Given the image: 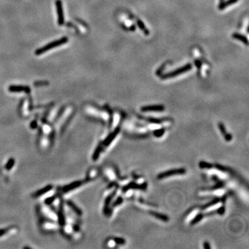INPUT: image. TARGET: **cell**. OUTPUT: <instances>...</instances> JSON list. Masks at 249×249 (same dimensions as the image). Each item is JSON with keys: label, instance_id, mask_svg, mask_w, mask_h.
Segmentation results:
<instances>
[{"label": "cell", "instance_id": "1", "mask_svg": "<svg viewBox=\"0 0 249 249\" xmlns=\"http://www.w3.org/2000/svg\"><path fill=\"white\" fill-rule=\"evenodd\" d=\"M192 66L191 64H185V66H182V67L179 68V69H176V70H174L173 71H171V72L167 73V74H166L165 75H163V76H161V79H169V78H172L175 77V76H179V75L184 74V73L187 72V71H190L192 69Z\"/></svg>", "mask_w": 249, "mask_h": 249}, {"label": "cell", "instance_id": "2", "mask_svg": "<svg viewBox=\"0 0 249 249\" xmlns=\"http://www.w3.org/2000/svg\"><path fill=\"white\" fill-rule=\"evenodd\" d=\"M67 41H68L67 38H66V37L62 38V39H59V40H58V41H55V42H54L51 43V44H49L48 45H46L45 46H44V47L41 48V49L37 50V51L35 52V54L37 55H40L42 54H43V53L46 52L47 51H49L50 49H53V48L57 47V46H58L62 45V44L66 43Z\"/></svg>", "mask_w": 249, "mask_h": 249}, {"label": "cell", "instance_id": "3", "mask_svg": "<svg viewBox=\"0 0 249 249\" xmlns=\"http://www.w3.org/2000/svg\"><path fill=\"white\" fill-rule=\"evenodd\" d=\"M186 171L184 168H178V169H173V170H170L166 172H162V173L159 174L158 175V179H163L164 178H167V177H170V176L173 175H181V174H185Z\"/></svg>", "mask_w": 249, "mask_h": 249}, {"label": "cell", "instance_id": "4", "mask_svg": "<svg viewBox=\"0 0 249 249\" xmlns=\"http://www.w3.org/2000/svg\"><path fill=\"white\" fill-rule=\"evenodd\" d=\"M165 107L163 105H151V106H145V107H141V110L143 112H163Z\"/></svg>", "mask_w": 249, "mask_h": 249}, {"label": "cell", "instance_id": "5", "mask_svg": "<svg viewBox=\"0 0 249 249\" xmlns=\"http://www.w3.org/2000/svg\"><path fill=\"white\" fill-rule=\"evenodd\" d=\"M8 90L12 92H20V91H25L26 93L30 92V89L28 87H24V86H11L9 87Z\"/></svg>", "mask_w": 249, "mask_h": 249}, {"label": "cell", "instance_id": "6", "mask_svg": "<svg viewBox=\"0 0 249 249\" xmlns=\"http://www.w3.org/2000/svg\"><path fill=\"white\" fill-rule=\"evenodd\" d=\"M119 130H120V129H119V128H117L116 129H115V131H114V132H112V134H110V135L108 136L107 139H106L105 140H104L103 141L102 144H103V145L104 146H108V145H109V144H110L111 143H112V141H114V138H115L116 137V136H117V134H118Z\"/></svg>", "mask_w": 249, "mask_h": 249}, {"label": "cell", "instance_id": "7", "mask_svg": "<svg viewBox=\"0 0 249 249\" xmlns=\"http://www.w3.org/2000/svg\"><path fill=\"white\" fill-rule=\"evenodd\" d=\"M57 8L58 14V23L59 24H62L64 22V17H63L62 3L60 1H57Z\"/></svg>", "mask_w": 249, "mask_h": 249}, {"label": "cell", "instance_id": "8", "mask_svg": "<svg viewBox=\"0 0 249 249\" xmlns=\"http://www.w3.org/2000/svg\"><path fill=\"white\" fill-rule=\"evenodd\" d=\"M82 181H75L72 183L65 185V186L63 187V191L64 192H69V191H71L75 188H76L77 187H79L80 185H82Z\"/></svg>", "mask_w": 249, "mask_h": 249}, {"label": "cell", "instance_id": "9", "mask_svg": "<svg viewBox=\"0 0 249 249\" xmlns=\"http://www.w3.org/2000/svg\"><path fill=\"white\" fill-rule=\"evenodd\" d=\"M219 129H220L222 134H223L224 138H225L226 141H230L232 140V136L226 132V128L225 127H224L223 123H222V122H220V123H219Z\"/></svg>", "mask_w": 249, "mask_h": 249}, {"label": "cell", "instance_id": "10", "mask_svg": "<svg viewBox=\"0 0 249 249\" xmlns=\"http://www.w3.org/2000/svg\"><path fill=\"white\" fill-rule=\"evenodd\" d=\"M52 188H53V185H46V186L44 187V188L41 189V190H37V192H35V193L33 194V196L34 197H39V196L44 195V194L46 193V192H49V191L51 190Z\"/></svg>", "mask_w": 249, "mask_h": 249}, {"label": "cell", "instance_id": "11", "mask_svg": "<svg viewBox=\"0 0 249 249\" xmlns=\"http://www.w3.org/2000/svg\"><path fill=\"white\" fill-rule=\"evenodd\" d=\"M232 37H233L234 39L241 41L242 42H243L244 44H245L246 45H248V39H247V37H246V36L243 35H241L240 33H234V34L232 35Z\"/></svg>", "mask_w": 249, "mask_h": 249}, {"label": "cell", "instance_id": "12", "mask_svg": "<svg viewBox=\"0 0 249 249\" xmlns=\"http://www.w3.org/2000/svg\"><path fill=\"white\" fill-rule=\"evenodd\" d=\"M238 1V0H227V1H222V2H221L220 4V6H219V9L220 10H224V8L228 7L229 6H230V5L235 4V3L237 2Z\"/></svg>", "mask_w": 249, "mask_h": 249}, {"label": "cell", "instance_id": "13", "mask_svg": "<svg viewBox=\"0 0 249 249\" xmlns=\"http://www.w3.org/2000/svg\"><path fill=\"white\" fill-rule=\"evenodd\" d=\"M66 203H67V205H69V206L72 209V210H74L75 212H76V214H78V215H82V210H81L74 203V202L71 201H67V202H66Z\"/></svg>", "mask_w": 249, "mask_h": 249}, {"label": "cell", "instance_id": "14", "mask_svg": "<svg viewBox=\"0 0 249 249\" xmlns=\"http://www.w3.org/2000/svg\"><path fill=\"white\" fill-rule=\"evenodd\" d=\"M150 214L152 215H153L154 217H155L156 218L163 221V222H167L169 220V218L167 217V215H163V214L158 213V212H150Z\"/></svg>", "mask_w": 249, "mask_h": 249}, {"label": "cell", "instance_id": "15", "mask_svg": "<svg viewBox=\"0 0 249 249\" xmlns=\"http://www.w3.org/2000/svg\"><path fill=\"white\" fill-rule=\"evenodd\" d=\"M15 165V159L11 158L8 161V162L6 163V165H5V168L7 170H10L13 168V166Z\"/></svg>", "mask_w": 249, "mask_h": 249}, {"label": "cell", "instance_id": "16", "mask_svg": "<svg viewBox=\"0 0 249 249\" xmlns=\"http://www.w3.org/2000/svg\"><path fill=\"white\" fill-rule=\"evenodd\" d=\"M101 149H102V147H101V145H98L97 147V148H96L95 152L94 153V155H93V159H94V161L97 160L98 158L99 157L100 154L101 152Z\"/></svg>", "mask_w": 249, "mask_h": 249}, {"label": "cell", "instance_id": "17", "mask_svg": "<svg viewBox=\"0 0 249 249\" xmlns=\"http://www.w3.org/2000/svg\"><path fill=\"white\" fill-rule=\"evenodd\" d=\"M137 22H138V25H139V27H140L141 29L142 30V31H143L144 33H145V34L147 35H149V31H147V29H146V28H145V25L143 24V23L142 21H140V20H138Z\"/></svg>", "mask_w": 249, "mask_h": 249}, {"label": "cell", "instance_id": "18", "mask_svg": "<svg viewBox=\"0 0 249 249\" xmlns=\"http://www.w3.org/2000/svg\"><path fill=\"white\" fill-rule=\"evenodd\" d=\"M199 167H200L201 168L208 169V168H211L212 166L211 164L208 163L201 161L200 163H199Z\"/></svg>", "mask_w": 249, "mask_h": 249}, {"label": "cell", "instance_id": "19", "mask_svg": "<svg viewBox=\"0 0 249 249\" xmlns=\"http://www.w3.org/2000/svg\"><path fill=\"white\" fill-rule=\"evenodd\" d=\"M203 215H202V214H199V215H197L195 217V218L193 220V221H192V224H197V222H199V221H200L201 220L202 218H203Z\"/></svg>", "mask_w": 249, "mask_h": 249}, {"label": "cell", "instance_id": "20", "mask_svg": "<svg viewBox=\"0 0 249 249\" xmlns=\"http://www.w3.org/2000/svg\"><path fill=\"white\" fill-rule=\"evenodd\" d=\"M164 132H165V131H164L163 129H158V130L154 132V135H155L157 137H161L163 134Z\"/></svg>", "mask_w": 249, "mask_h": 249}, {"label": "cell", "instance_id": "21", "mask_svg": "<svg viewBox=\"0 0 249 249\" xmlns=\"http://www.w3.org/2000/svg\"><path fill=\"white\" fill-rule=\"evenodd\" d=\"M114 242L118 244H124L125 243V241L122 238H115L114 239Z\"/></svg>", "mask_w": 249, "mask_h": 249}, {"label": "cell", "instance_id": "22", "mask_svg": "<svg viewBox=\"0 0 249 249\" xmlns=\"http://www.w3.org/2000/svg\"><path fill=\"white\" fill-rule=\"evenodd\" d=\"M56 196H53V197H49V198H48V199H46V200L45 201V203H46V204H50V203H52L53 201H54L55 200V199H56Z\"/></svg>", "mask_w": 249, "mask_h": 249}, {"label": "cell", "instance_id": "23", "mask_svg": "<svg viewBox=\"0 0 249 249\" xmlns=\"http://www.w3.org/2000/svg\"><path fill=\"white\" fill-rule=\"evenodd\" d=\"M122 201H123V200H122V197H118V198L117 200H116V201H115V203H114V206H116V205H119V204L122 203Z\"/></svg>", "mask_w": 249, "mask_h": 249}, {"label": "cell", "instance_id": "24", "mask_svg": "<svg viewBox=\"0 0 249 249\" xmlns=\"http://www.w3.org/2000/svg\"><path fill=\"white\" fill-rule=\"evenodd\" d=\"M9 230V228H4V229H0V236H2L3 235H4L5 233H6V232Z\"/></svg>", "mask_w": 249, "mask_h": 249}, {"label": "cell", "instance_id": "25", "mask_svg": "<svg viewBox=\"0 0 249 249\" xmlns=\"http://www.w3.org/2000/svg\"><path fill=\"white\" fill-rule=\"evenodd\" d=\"M37 127V123L36 121H32V122L31 123V127L32 129H35Z\"/></svg>", "mask_w": 249, "mask_h": 249}, {"label": "cell", "instance_id": "26", "mask_svg": "<svg viewBox=\"0 0 249 249\" xmlns=\"http://www.w3.org/2000/svg\"><path fill=\"white\" fill-rule=\"evenodd\" d=\"M217 212H218V213H220V215H223L224 212H225V208L221 207L218 210H217Z\"/></svg>", "mask_w": 249, "mask_h": 249}, {"label": "cell", "instance_id": "27", "mask_svg": "<svg viewBox=\"0 0 249 249\" xmlns=\"http://www.w3.org/2000/svg\"><path fill=\"white\" fill-rule=\"evenodd\" d=\"M203 248H210V246L208 243L207 242H203Z\"/></svg>", "mask_w": 249, "mask_h": 249}, {"label": "cell", "instance_id": "28", "mask_svg": "<svg viewBox=\"0 0 249 249\" xmlns=\"http://www.w3.org/2000/svg\"><path fill=\"white\" fill-rule=\"evenodd\" d=\"M224 1V0H220V3L222 2V1Z\"/></svg>", "mask_w": 249, "mask_h": 249}]
</instances>
